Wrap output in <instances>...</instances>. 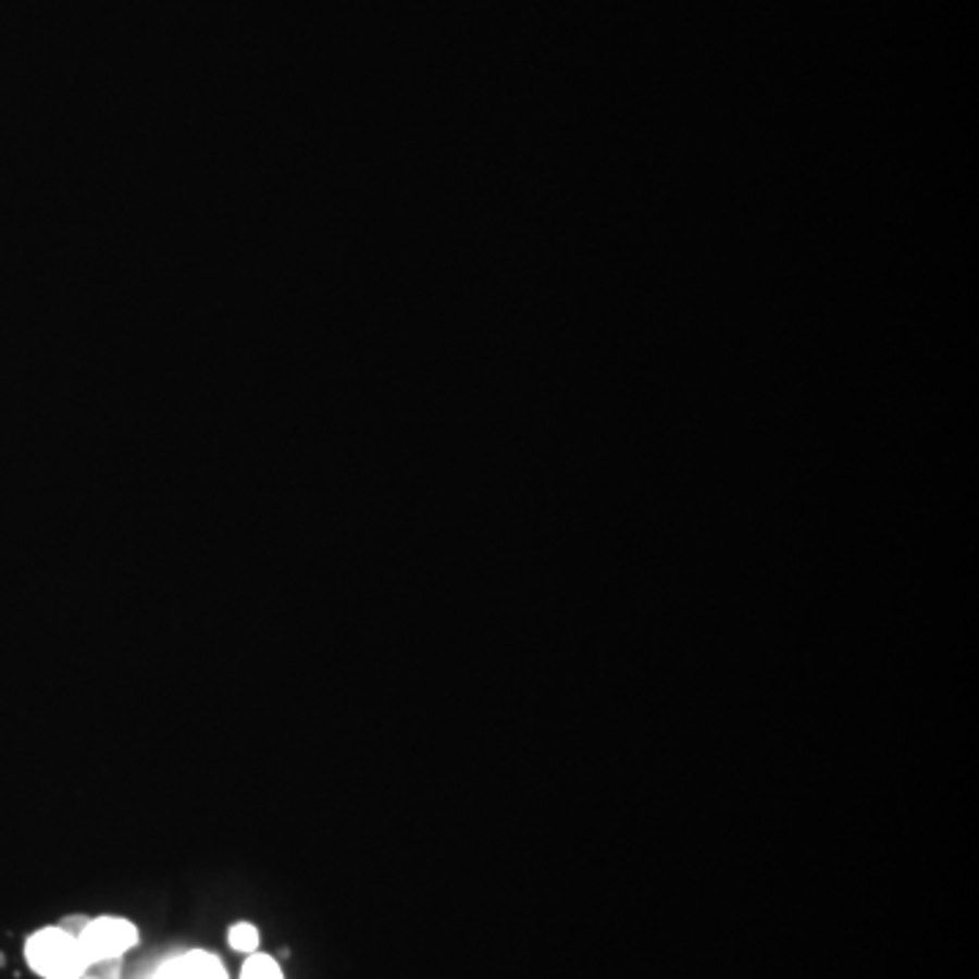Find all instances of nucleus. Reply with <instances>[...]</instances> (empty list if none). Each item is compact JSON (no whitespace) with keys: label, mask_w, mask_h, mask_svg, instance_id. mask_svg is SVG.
Segmentation results:
<instances>
[{"label":"nucleus","mask_w":979,"mask_h":979,"mask_svg":"<svg viewBox=\"0 0 979 979\" xmlns=\"http://www.w3.org/2000/svg\"><path fill=\"white\" fill-rule=\"evenodd\" d=\"M25 957L44 979H76L90 968L79 939L63 925L33 933L25 944Z\"/></svg>","instance_id":"f257e3e1"},{"label":"nucleus","mask_w":979,"mask_h":979,"mask_svg":"<svg viewBox=\"0 0 979 979\" xmlns=\"http://www.w3.org/2000/svg\"><path fill=\"white\" fill-rule=\"evenodd\" d=\"M76 939H79L82 950H85L90 963L117 961L123 952H128L139 941V930H136L134 922H128L123 917H98L87 919Z\"/></svg>","instance_id":"f03ea898"},{"label":"nucleus","mask_w":979,"mask_h":979,"mask_svg":"<svg viewBox=\"0 0 979 979\" xmlns=\"http://www.w3.org/2000/svg\"><path fill=\"white\" fill-rule=\"evenodd\" d=\"M177 963L188 974V979H228L226 968H223V963L212 952H185L183 957H177Z\"/></svg>","instance_id":"7ed1b4c3"},{"label":"nucleus","mask_w":979,"mask_h":979,"mask_svg":"<svg viewBox=\"0 0 979 979\" xmlns=\"http://www.w3.org/2000/svg\"><path fill=\"white\" fill-rule=\"evenodd\" d=\"M228 946L234 952H245V955H253L256 946H259V930L250 922H237L228 928Z\"/></svg>","instance_id":"20e7f679"},{"label":"nucleus","mask_w":979,"mask_h":979,"mask_svg":"<svg viewBox=\"0 0 979 979\" xmlns=\"http://www.w3.org/2000/svg\"><path fill=\"white\" fill-rule=\"evenodd\" d=\"M243 979H283L281 966L270 955H250L243 966Z\"/></svg>","instance_id":"39448f33"},{"label":"nucleus","mask_w":979,"mask_h":979,"mask_svg":"<svg viewBox=\"0 0 979 979\" xmlns=\"http://www.w3.org/2000/svg\"><path fill=\"white\" fill-rule=\"evenodd\" d=\"M152 979H188V974L183 971V966H179L177 957H174V961L163 963V966L158 968L156 977H152Z\"/></svg>","instance_id":"423d86ee"},{"label":"nucleus","mask_w":979,"mask_h":979,"mask_svg":"<svg viewBox=\"0 0 979 979\" xmlns=\"http://www.w3.org/2000/svg\"><path fill=\"white\" fill-rule=\"evenodd\" d=\"M76 979H109V977H101V974H98V971H92V968H87V971L82 974V977H76Z\"/></svg>","instance_id":"0eeeda50"}]
</instances>
